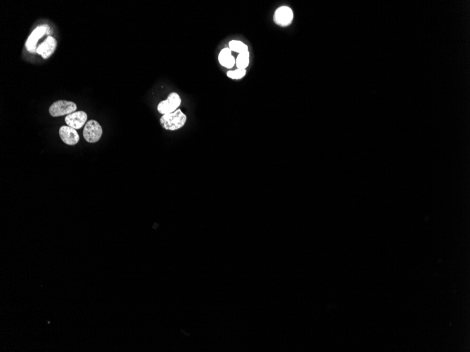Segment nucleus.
<instances>
[{"instance_id":"1","label":"nucleus","mask_w":470,"mask_h":352,"mask_svg":"<svg viewBox=\"0 0 470 352\" xmlns=\"http://www.w3.org/2000/svg\"><path fill=\"white\" fill-rule=\"evenodd\" d=\"M187 122V116L180 109H177L171 114H165L160 119V124L163 129L175 131L181 129Z\"/></svg>"},{"instance_id":"2","label":"nucleus","mask_w":470,"mask_h":352,"mask_svg":"<svg viewBox=\"0 0 470 352\" xmlns=\"http://www.w3.org/2000/svg\"><path fill=\"white\" fill-rule=\"evenodd\" d=\"M77 106L74 102L68 101L59 100L54 102L49 107V114L52 117H59L65 115H69L76 112Z\"/></svg>"},{"instance_id":"3","label":"nucleus","mask_w":470,"mask_h":352,"mask_svg":"<svg viewBox=\"0 0 470 352\" xmlns=\"http://www.w3.org/2000/svg\"><path fill=\"white\" fill-rule=\"evenodd\" d=\"M181 102L182 100L178 94L172 92L167 96V99L162 101L158 104L157 110L162 115L171 114L178 109L179 106L181 105Z\"/></svg>"},{"instance_id":"4","label":"nucleus","mask_w":470,"mask_h":352,"mask_svg":"<svg viewBox=\"0 0 470 352\" xmlns=\"http://www.w3.org/2000/svg\"><path fill=\"white\" fill-rule=\"evenodd\" d=\"M102 126L94 119L87 122L83 129L84 138L88 143L97 142L102 137Z\"/></svg>"},{"instance_id":"5","label":"nucleus","mask_w":470,"mask_h":352,"mask_svg":"<svg viewBox=\"0 0 470 352\" xmlns=\"http://www.w3.org/2000/svg\"><path fill=\"white\" fill-rule=\"evenodd\" d=\"M274 22L282 27L291 25L294 20V12L291 8L287 6H280L277 8L273 16Z\"/></svg>"},{"instance_id":"6","label":"nucleus","mask_w":470,"mask_h":352,"mask_svg":"<svg viewBox=\"0 0 470 352\" xmlns=\"http://www.w3.org/2000/svg\"><path fill=\"white\" fill-rule=\"evenodd\" d=\"M48 29L49 28L47 25H40L32 32L25 44V47L28 52L32 54L36 52L37 42L47 33Z\"/></svg>"},{"instance_id":"7","label":"nucleus","mask_w":470,"mask_h":352,"mask_svg":"<svg viewBox=\"0 0 470 352\" xmlns=\"http://www.w3.org/2000/svg\"><path fill=\"white\" fill-rule=\"evenodd\" d=\"M88 119V115L84 111H76L73 114L66 116L65 122L69 127L75 129H80L85 125Z\"/></svg>"},{"instance_id":"8","label":"nucleus","mask_w":470,"mask_h":352,"mask_svg":"<svg viewBox=\"0 0 470 352\" xmlns=\"http://www.w3.org/2000/svg\"><path fill=\"white\" fill-rule=\"evenodd\" d=\"M56 45L57 42L56 39L52 36H48L44 42L37 47L36 53L42 56V59H47L50 57L56 50Z\"/></svg>"},{"instance_id":"9","label":"nucleus","mask_w":470,"mask_h":352,"mask_svg":"<svg viewBox=\"0 0 470 352\" xmlns=\"http://www.w3.org/2000/svg\"><path fill=\"white\" fill-rule=\"evenodd\" d=\"M59 136L66 144L73 146L79 141L80 137L76 129L69 126H62L59 129Z\"/></svg>"},{"instance_id":"10","label":"nucleus","mask_w":470,"mask_h":352,"mask_svg":"<svg viewBox=\"0 0 470 352\" xmlns=\"http://www.w3.org/2000/svg\"><path fill=\"white\" fill-rule=\"evenodd\" d=\"M220 64L227 69H231L236 64L235 58L232 56V51L229 47L224 48L218 54Z\"/></svg>"},{"instance_id":"11","label":"nucleus","mask_w":470,"mask_h":352,"mask_svg":"<svg viewBox=\"0 0 470 352\" xmlns=\"http://www.w3.org/2000/svg\"><path fill=\"white\" fill-rule=\"evenodd\" d=\"M250 62V54L249 51L241 53L236 59V66L237 69L247 70Z\"/></svg>"},{"instance_id":"12","label":"nucleus","mask_w":470,"mask_h":352,"mask_svg":"<svg viewBox=\"0 0 470 352\" xmlns=\"http://www.w3.org/2000/svg\"><path fill=\"white\" fill-rule=\"evenodd\" d=\"M229 49H230L232 52L239 53V54L249 51L247 44L244 43L243 42L240 40H234L230 41V42H229Z\"/></svg>"},{"instance_id":"13","label":"nucleus","mask_w":470,"mask_h":352,"mask_svg":"<svg viewBox=\"0 0 470 352\" xmlns=\"http://www.w3.org/2000/svg\"><path fill=\"white\" fill-rule=\"evenodd\" d=\"M247 74V70L237 69L235 71H227V75L232 80H240Z\"/></svg>"}]
</instances>
